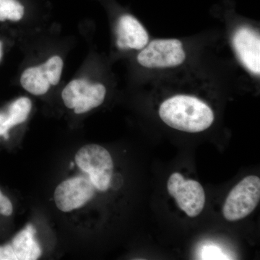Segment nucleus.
Instances as JSON below:
<instances>
[{
    "instance_id": "obj_3",
    "label": "nucleus",
    "mask_w": 260,
    "mask_h": 260,
    "mask_svg": "<svg viewBox=\"0 0 260 260\" xmlns=\"http://www.w3.org/2000/svg\"><path fill=\"white\" fill-rule=\"evenodd\" d=\"M260 200V179L248 176L239 181L228 195L223 208L224 218L237 221L252 213Z\"/></svg>"
},
{
    "instance_id": "obj_9",
    "label": "nucleus",
    "mask_w": 260,
    "mask_h": 260,
    "mask_svg": "<svg viewBox=\"0 0 260 260\" xmlns=\"http://www.w3.org/2000/svg\"><path fill=\"white\" fill-rule=\"evenodd\" d=\"M36 230L28 224L18 233L11 243L0 246V260H36L42 255V249L35 239Z\"/></svg>"
},
{
    "instance_id": "obj_13",
    "label": "nucleus",
    "mask_w": 260,
    "mask_h": 260,
    "mask_svg": "<svg viewBox=\"0 0 260 260\" xmlns=\"http://www.w3.org/2000/svg\"><path fill=\"white\" fill-rule=\"evenodd\" d=\"M24 7L18 0H0V21H19L24 15Z\"/></svg>"
},
{
    "instance_id": "obj_6",
    "label": "nucleus",
    "mask_w": 260,
    "mask_h": 260,
    "mask_svg": "<svg viewBox=\"0 0 260 260\" xmlns=\"http://www.w3.org/2000/svg\"><path fill=\"white\" fill-rule=\"evenodd\" d=\"M167 189L179 208L190 218L198 216L204 209L205 193L198 181L186 180L180 173L175 172L169 177Z\"/></svg>"
},
{
    "instance_id": "obj_15",
    "label": "nucleus",
    "mask_w": 260,
    "mask_h": 260,
    "mask_svg": "<svg viewBox=\"0 0 260 260\" xmlns=\"http://www.w3.org/2000/svg\"><path fill=\"white\" fill-rule=\"evenodd\" d=\"M13 205L7 197L0 191V213L5 216H9L13 213Z\"/></svg>"
},
{
    "instance_id": "obj_1",
    "label": "nucleus",
    "mask_w": 260,
    "mask_h": 260,
    "mask_svg": "<svg viewBox=\"0 0 260 260\" xmlns=\"http://www.w3.org/2000/svg\"><path fill=\"white\" fill-rule=\"evenodd\" d=\"M159 116L165 124L186 133H200L208 129L214 121L213 110L198 98L174 95L162 103Z\"/></svg>"
},
{
    "instance_id": "obj_12",
    "label": "nucleus",
    "mask_w": 260,
    "mask_h": 260,
    "mask_svg": "<svg viewBox=\"0 0 260 260\" xmlns=\"http://www.w3.org/2000/svg\"><path fill=\"white\" fill-rule=\"evenodd\" d=\"M31 109V101L21 97L12 103L6 112H0V136L8 138L9 130L26 121Z\"/></svg>"
},
{
    "instance_id": "obj_16",
    "label": "nucleus",
    "mask_w": 260,
    "mask_h": 260,
    "mask_svg": "<svg viewBox=\"0 0 260 260\" xmlns=\"http://www.w3.org/2000/svg\"><path fill=\"white\" fill-rule=\"evenodd\" d=\"M2 56H3V44L0 42V60H1Z\"/></svg>"
},
{
    "instance_id": "obj_14",
    "label": "nucleus",
    "mask_w": 260,
    "mask_h": 260,
    "mask_svg": "<svg viewBox=\"0 0 260 260\" xmlns=\"http://www.w3.org/2000/svg\"><path fill=\"white\" fill-rule=\"evenodd\" d=\"M202 259H228L227 255L222 251L220 248L215 246H205L202 251Z\"/></svg>"
},
{
    "instance_id": "obj_5",
    "label": "nucleus",
    "mask_w": 260,
    "mask_h": 260,
    "mask_svg": "<svg viewBox=\"0 0 260 260\" xmlns=\"http://www.w3.org/2000/svg\"><path fill=\"white\" fill-rule=\"evenodd\" d=\"M186 59L185 51L177 39H157L143 48L138 61L147 68H169L179 66Z\"/></svg>"
},
{
    "instance_id": "obj_7",
    "label": "nucleus",
    "mask_w": 260,
    "mask_h": 260,
    "mask_svg": "<svg viewBox=\"0 0 260 260\" xmlns=\"http://www.w3.org/2000/svg\"><path fill=\"white\" fill-rule=\"evenodd\" d=\"M63 66L64 62L60 56H51L40 66L24 70L20 83L25 90L32 95H44L47 93L51 85L59 83Z\"/></svg>"
},
{
    "instance_id": "obj_10",
    "label": "nucleus",
    "mask_w": 260,
    "mask_h": 260,
    "mask_svg": "<svg viewBox=\"0 0 260 260\" xmlns=\"http://www.w3.org/2000/svg\"><path fill=\"white\" fill-rule=\"evenodd\" d=\"M233 44L243 65L256 75L260 73V38L247 27L238 29L233 37Z\"/></svg>"
},
{
    "instance_id": "obj_2",
    "label": "nucleus",
    "mask_w": 260,
    "mask_h": 260,
    "mask_svg": "<svg viewBox=\"0 0 260 260\" xmlns=\"http://www.w3.org/2000/svg\"><path fill=\"white\" fill-rule=\"evenodd\" d=\"M78 167L88 174L95 189L107 191L112 181L114 164L109 151L99 145H88L75 155Z\"/></svg>"
},
{
    "instance_id": "obj_4",
    "label": "nucleus",
    "mask_w": 260,
    "mask_h": 260,
    "mask_svg": "<svg viewBox=\"0 0 260 260\" xmlns=\"http://www.w3.org/2000/svg\"><path fill=\"white\" fill-rule=\"evenodd\" d=\"M107 89L101 83H90L85 79L72 80L62 90L61 97L68 109H74L75 114L88 112L102 105Z\"/></svg>"
},
{
    "instance_id": "obj_11",
    "label": "nucleus",
    "mask_w": 260,
    "mask_h": 260,
    "mask_svg": "<svg viewBox=\"0 0 260 260\" xmlns=\"http://www.w3.org/2000/svg\"><path fill=\"white\" fill-rule=\"evenodd\" d=\"M116 32V44L120 49H142L148 45V32L132 15H124L119 18Z\"/></svg>"
},
{
    "instance_id": "obj_8",
    "label": "nucleus",
    "mask_w": 260,
    "mask_h": 260,
    "mask_svg": "<svg viewBox=\"0 0 260 260\" xmlns=\"http://www.w3.org/2000/svg\"><path fill=\"white\" fill-rule=\"evenodd\" d=\"M95 187L88 178H71L61 182L54 191V201L62 212L78 209L93 198Z\"/></svg>"
}]
</instances>
